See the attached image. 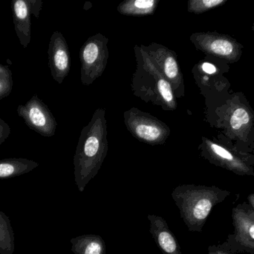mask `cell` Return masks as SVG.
Segmentation results:
<instances>
[{"label": "cell", "instance_id": "cell-6", "mask_svg": "<svg viewBox=\"0 0 254 254\" xmlns=\"http://www.w3.org/2000/svg\"><path fill=\"white\" fill-rule=\"evenodd\" d=\"M201 155L216 167L240 176H254V169L249 157L233 152L210 140L203 139Z\"/></svg>", "mask_w": 254, "mask_h": 254}, {"label": "cell", "instance_id": "cell-11", "mask_svg": "<svg viewBox=\"0 0 254 254\" xmlns=\"http://www.w3.org/2000/svg\"><path fill=\"white\" fill-rule=\"evenodd\" d=\"M149 232L163 254H182L180 245L169 228L165 219L156 215H149Z\"/></svg>", "mask_w": 254, "mask_h": 254}, {"label": "cell", "instance_id": "cell-21", "mask_svg": "<svg viewBox=\"0 0 254 254\" xmlns=\"http://www.w3.org/2000/svg\"><path fill=\"white\" fill-rule=\"evenodd\" d=\"M11 133V129L8 124L6 123L2 119L0 118V146L5 142Z\"/></svg>", "mask_w": 254, "mask_h": 254}, {"label": "cell", "instance_id": "cell-12", "mask_svg": "<svg viewBox=\"0 0 254 254\" xmlns=\"http://www.w3.org/2000/svg\"><path fill=\"white\" fill-rule=\"evenodd\" d=\"M158 46L151 51L152 58L156 61L161 71L164 73L166 79L169 81L172 89L176 91L183 89V79L179 70L174 52L167 48Z\"/></svg>", "mask_w": 254, "mask_h": 254}, {"label": "cell", "instance_id": "cell-17", "mask_svg": "<svg viewBox=\"0 0 254 254\" xmlns=\"http://www.w3.org/2000/svg\"><path fill=\"white\" fill-rule=\"evenodd\" d=\"M252 121L250 113L245 107L235 109L230 119V127L235 133L243 132L249 128Z\"/></svg>", "mask_w": 254, "mask_h": 254}, {"label": "cell", "instance_id": "cell-8", "mask_svg": "<svg viewBox=\"0 0 254 254\" xmlns=\"http://www.w3.org/2000/svg\"><path fill=\"white\" fill-rule=\"evenodd\" d=\"M190 39L197 49L229 62H236L241 57L243 46L229 35L216 32L196 33Z\"/></svg>", "mask_w": 254, "mask_h": 254}, {"label": "cell", "instance_id": "cell-1", "mask_svg": "<svg viewBox=\"0 0 254 254\" xmlns=\"http://www.w3.org/2000/svg\"><path fill=\"white\" fill-rule=\"evenodd\" d=\"M108 152L105 110H98L83 128L74 158V181L80 192L98 174Z\"/></svg>", "mask_w": 254, "mask_h": 254}, {"label": "cell", "instance_id": "cell-15", "mask_svg": "<svg viewBox=\"0 0 254 254\" xmlns=\"http://www.w3.org/2000/svg\"><path fill=\"white\" fill-rule=\"evenodd\" d=\"M158 4L156 0H127L119 4L118 10L124 15L143 16L153 13Z\"/></svg>", "mask_w": 254, "mask_h": 254}, {"label": "cell", "instance_id": "cell-7", "mask_svg": "<svg viewBox=\"0 0 254 254\" xmlns=\"http://www.w3.org/2000/svg\"><path fill=\"white\" fill-rule=\"evenodd\" d=\"M17 114L23 119L25 125L33 131L45 137H52L56 131V119L48 106L39 98L37 94L33 95L25 104L17 107Z\"/></svg>", "mask_w": 254, "mask_h": 254}, {"label": "cell", "instance_id": "cell-16", "mask_svg": "<svg viewBox=\"0 0 254 254\" xmlns=\"http://www.w3.org/2000/svg\"><path fill=\"white\" fill-rule=\"evenodd\" d=\"M14 233L8 216L0 210V254H13Z\"/></svg>", "mask_w": 254, "mask_h": 254}, {"label": "cell", "instance_id": "cell-9", "mask_svg": "<svg viewBox=\"0 0 254 254\" xmlns=\"http://www.w3.org/2000/svg\"><path fill=\"white\" fill-rule=\"evenodd\" d=\"M42 0H13V20L16 36L22 47L28 48L31 40V15L40 17Z\"/></svg>", "mask_w": 254, "mask_h": 254}, {"label": "cell", "instance_id": "cell-4", "mask_svg": "<svg viewBox=\"0 0 254 254\" xmlns=\"http://www.w3.org/2000/svg\"><path fill=\"white\" fill-rule=\"evenodd\" d=\"M108 40L102 34L90 37L80 51L81 81L84 85L93 83L102 75L109 58Z\"/></svg>", "mask_w": 254, "mask_h": 254}, {"label": "cell", "instance_id": "cell-24", "mask_svg": "<svg viewBox=\"0 0 254 254\" xmlns=\"http://www.w3.org/2000/svg\"><path fill=\"white\" fill-rule=\"evenodd\" d=\"M248 201H249L251 207H252V209L254 210V193L250 194V195L248 196Z\"/></svg>", "mask_w": 254, "mask_h": 254}, {"label": "cell", "instance_id": "cell-19", "mask_svg": "<svg viewBox=\"0 0 254 254\" xmlns=\"http://www.w3.org/2000/svg\"><path fill=\"white\" fill-rule=\"evenodd\" d=\"M13 75L8 66L0 64V100L10 95L13 89Z\"/></svg>", "mask_w": 254, "mask_h": 254}, {"label": "cell", "instance_id": "cell-13", "mask_svg": "<svg viewBox=\"0 0 254 254\" xmlns=\"http://www.w3.org/2000/svg\"><path fill=\"white\" fill-rule=\"evenodd\" d=\"M38 166V163L25 158L0 160V179L11 178L27 174Z\"/></svg>", "mask_w": 254, "mask_h": 254}, {"label": "cell", "instance_id": "cell-14", "mask_svg": "<svg viewBox=\"0 0 254 254\" xmlns=\"http://www.w3.org/2000/svg\"><path fill=\"white\" fill-rule=\"evenodd\" d=\"M71 252L74 254H106V243L100 236H79L71 239Z\"/></svg>", "mask_w": 254, "mask_h": 254}, {"label": "cell", "instance_id": "cell-18", "mask_svg": "<svg viewBox=\"0 0 254 254\" xmlns=\"http://www.w3.org/2000/svg\"><path fill=\"white\" fill-rule=\"evenodd\" d=\"M157 90L159 95H161L164 104L169 109L174 110L176 108V100L173 95L171 85L165 78L161 77L158 79L157 82Z\"/></svg>", "mask_w": 254, "mask_h": 254}, {"label": "cell", "instance_id": "cell-5", "mask_svg": "<svg viewBox=\"0 0 254 254\" xmlns=\"http://www.w3.org/2000/svg\"><path fill=\"white\" fill-rule=\"evenodd\" d=\"M128 131L137 140L150 145L164 144L170 134L165 124L136 108H131L125 114Z\"/></svg>", "mask_w": 254, "mask_h": 254}, {"label": "cell", "instance_id": "cell-2", "mask_svg": "<svg viewBox=\"0 0 254 254\" xmlns=\"http://www.w3.org/2000/svg\"><path fill=\"white\" fill-rule=\"evenodd\" d=\"M231 192L216 186L180 185L172 192L188 231L201 232L215 206L223 202Z\"/></svg>", "mask_w": 254, "mask_h": 254}, {"label": "cell", "instance_id": "cell-10", "mask_svg": "<svg viewBox=\"0 0 254 254\" xmlns=\"http://www.w3.org/2000/svg\"><path fill=\"white\" fill-rule=\"evenodd\" d=\"M49 66L53 79L62 84L70 71V52L66 40L59 31L52 34L48 49Z\"/></svg>", "mask_w": 254, "mask_h": 254}, {"label": "cell", "instance_id": "cell-25", "mask_svg": "<svg viewBox=\"0 0 254 254\" xmlns=\"http://www.w3.org/2000/svg\"><path fill=\"white\" fill-rule=\"evenodd\" d=\"M253 31H254V25H253Z\"/></svg>", "mask_w": 254, "mask_h": 254}, {"label": "cell", "instance_id": "cell-20", "mask_svg": "<svg viewBox=\"0 0 254 254\" xmlns=\"http://www.w3.org/2000/svg\"><path fill=\"white\" fill-rule=\"evenodd\" d=\"M227 0H190L188 1V10L199 14L225 4Z\"/></svg>", "mask_w": 254, "mask_h": 254}, {"label": "cell", "instance_id": "cell-3", "mask_svg": "<svg viewBox=\"0 0 254 254\" xmlns=\"http://www.w3.org/2000/svg\"><path fill=\"white\" fill-rule=\"evenodd\" d=\"M231 217L234 233L221 245L232 254H254V210L243 202L233 208Z\"/></svg>", "mask_w": 254, "mask_h": 254}, {"label": "cell", "instance_id": "cell-23", "mask_svg": "<svg viewBox=\"0 0 254 254\" xmlns=\"http://www.w3.org/2000/svg\"><path fill=\"white\" fill-rule=\"evenodd\" d=\"M201 68H202L203 71L207 73V74L213 75L217 72L216 67L213 64H210V63H204Z\"/></svg>", "mask_w": 254, "mask_h": 254}, {"label": "cell", "instance_id": "cell-22", "mask_svg": "<svg viewBox=\"0 0 254 254\" xmlns=\"http://www.w3.org/2000/svg\"><path fill=\"white\" fill-rule=\"evenodd\" d=\"M207 254H232L227 251L222 245H213L207 249Z\"/></svg>", "mask_w": 254, "mask_h": 254}]
</instances>
